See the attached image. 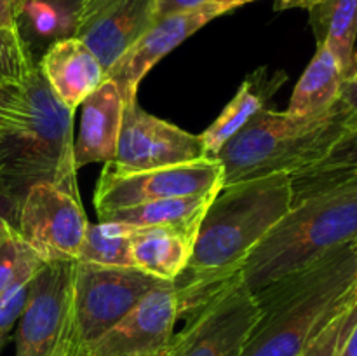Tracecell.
Returning <instances> with one entry per match:
<instances>
[{"instance_id": "3957f363", "label": "cell", "mask_w": 357, "mask_h": 356, "mask_svg": "<svg viewBox=\"0 0 357 356\" xmlns=\"http://www.w3.org/2000/svg\"><path fill=\"white\" fill-rule=\"evenodd\" d=\"M354 124L340 100L330 110L307 117L261 108L215 157L223 185L312 166Z\"/></svg>"}, {"instance_id": "277c9868", "label": "cell", "mask_w": 357, "mask_h": 356, "mask_svg": "<svg viewBox=\"0 0 357 356\" xmlns=\"http://www.w3.org/2000/svg\"><path fill=\"white\" fill-rule=\"evenodd\" d=\"M357 239V181L296 202L250 255L241 278L253 293Z\"/></svg>"}, {"instance_id": "52a82bcc", "label": "cell", "mask_w": 357, "mask_h": 356, "mask_svg": "<svg viewBox=\"0 0 357 356\" xmlns=\"http://www.w3.org/2000/svg\"><path fill=\"white\" fill-rule=\"evenodd\" d=\"M258 318L257 295L241 274L236 276L188 314L187 325L173 335L166 356H241Z\"/></svg>"}, {"instance_id": "ac0fdd59", "label": "cell", "mask_w": 357, "mask_h": 356, "mask_svg": "<svg viewBox=\"0 0 357 356\" xmlns=\"http://www.w3.org/2000/svg\"><path fill=\"white\" fill-rule=\"evenodd\" d=\"M282 82H284V75L275 73L268 77L265 68H260L253 75L246 77L232 101L223 108L216 121L199 135L204 156L208 159H215L225 143L234 138L261 108H265L268 98L281 87Z\"/></svg>"}, {"instance_id": "ba28073f", "label": "cell", "mask_w": 357, "mask_h": 356, "mask_svg": "<svg viewBox=\"0 0 357 356\" xmlns=\"http://www.w3.org/2000/svg\"><path fill=\"white\" fill-rule=\"evenodd\" d=\"M87 225L79 188L42 180L24 192L16 229L44 264H52L77 262Z\"/></svg>"}, {"instance_id": "ffe728a7", "label": "cell", "mask_w": 357, "mask_h": 356, "mask_svg": "<svg viewBox=\"0 0 357 356\" xmlns=\"http://www.w3.org/2000/svg\"><path fill=\"white\" fill-rule=\"evenodd\" d=\"M218 191L160 199V201L145 202V205L114 209V212L98 215V218L100 222H119L131 227L167 225L197 232L199 225Z\"/></svg>"}, {"instance_id": "4dcf8cb0", "label": "cell", "mask_w": 357, "mask_h": 356, "mask_svg": "<svg viewBox=\"0 0 357 356\" xmlns=\"http://www.w3.org/2000/svg\"><path fill=\"white\" fill-rule=\"evenodd\" d=\"M26 3L28 0H0V27L20 28Z\"/></svg>"}, {"instance_id": "83f0119b", "label": "cell", "mask_w": 357, "mask_h": 356, "mask_svg": "<svg viewBox=\"0 0 357 356\" xmlns=\"http://www.w3.org/2000/svg\"><path fill=\"white\" fill-rule=\"evenodd\" d=\"M24 192L26 188L17 187L16 184L0 175V229L6 223L17 225V215H20Z\"/></svg>"}, {"instance_id": "836d02e7", "label": "cell", "mask_w": 357, "mask_h": 356, "mask_svg": "<svg viewBox=\"0 0 357 356\" xmlns=\"http://www.w3.org/2000/svg\"><path fill=\"white\" fill-rule=\"evenodd\" d=\"M321 2H323V0H275V7H278L279 10L295 9V7L310 10V9H314L316 6H319Z\"/></svg>"}, {"instance_id": "9a60e30c", "label": "cell", "mask_w": 357, "mask_h": 356, "mask_svg": "<svg viewBox=\"0 0 357 356\" xmlns=\"http://www.w3.org/2000/svg\"><path fill=\"white\" fill-rule=\"evenodd\" d=\"M38 66L56 96L73 114L107 79L100 59L80 38L72 35L49 45Z\"/></svg>"}, {"instance_id": "f546056e", "label": "cell", "mask_w": 357, "mask_h": 356, "mask_svg": "<svg viewBox=\"0 0 357 356\" xmlns=\"http://www.w3.org/2000/svg\"><path fill=\"white\" fill-rule=\"evenodd\" d=\"M211 2H216V0H157L155 21L171 16V14L187 13V10L197 9V7H202Z\"/></svg>"}, {"instance_id": "484cf974", "label": "cell", "mask_w": 357, "mask_h": 356, "mask_svg": "<svg viewBox=\"0 0 357 356\" xmlns=\"http://www.w3.org/2000/svg\"><path fill=\"white\" fill-rule=\"evenodd\" d=\"M357 320V293L321 328L300 356H340Z\"/></svg>"}, {"instance_id": "d6986e66", "label": "cell", "mask_w": 357, "mask_h": 356, "mask_svg": "<svg viewBox=\"0 0 357 356\" xmlns=\"http://www.w3.org/2000/svg\"><path fill=\"white\" fill-rule=\"evenodd\" d=\"M289 178L293 205L319 192L357 181V124L338 136L319 163L295 171Z\"/></svg>"}, {"instance_id": "7a4b0ae2", "label": "cell", "mask_w": 357, "mask_h": 356, "mask_svg": "<svg viewBox=\"0 0 357 356\" xmlns=\"http://www.w3.org/2000/svg\"><path fill=\"white\" fill-rule=\"evenodd\" d=\"M356 293L352 241L255 293L260 318L241 356H300Z\"/></svg>"}, {"instance_id": "cb8c5ba5", "label": "cell", "mask_w": 357, "mask_h": 356, "mask_svg": "<svg viewBox=\"0 0 357 356\" xmlns=\"http://www.w3.org/2000/svg\"><path fill=\"white\" fill-rule=\"evenodd\" d=\"M33 68L30 47L20 28L0 27V84L20 87Z\"/></svg>"}, {"instance_id": "603a6c76", "label": "cell", "mask_w": 357, "mask_h": 356, "mask_svg": "<svg viewBox=\"0 0 357 356\" xmlns=\"http://www.w3.org/2000/svg\"><path fill=\"white\" fill-rule=\"evenodd\" d=\"M132 227L119 222L89 223L77 262L115 267H132Z\"/></svg>"}, {"instance_id": "d6a6232c", "label": "cell", "mask_w": 357, "mask_h": 356, "mask_svg": "<svg viewBox=\"0 0 357 356\" xmlns=\"http://www.w3.org/2000/svg\"><path fill=\"white\" fill-rule=\"evenodd\" d=\"M340 101L344 103V107L347 108L349 114L352 115V119H354L357 124V70L349 79L342 82Z\"/></svg>"}, {"instance_id": "f35d334b", "label": "cell", "mask_w": 357, "mask_h": 356, "mask_svg": "<svg viewBox=\"0 0 357 356\" xmlns=\"http://www.w3.org/2000/svg\"><path fill=\"white\" fill-rule=\"evenodd\" d=\"M356 253H357V239H356Z\"/></svg>"}, {"instance_id": "74e56055", "label": "cell", "mask_w": 357, "mask_h": 356, "mask_svg": "<svg viewBox=\"0 0 357 356\" xmlns=\"http://www.w3.org/2000/svg\"><path fill=\"white\" fill-rule=\"evenodd\" d=\"M7 119H0V135H2V129H3V124H6Z\"/></svg>"}, {"instance_id": "2e32d148", "label": "cell", "mask_w": 357, "mask_h": 356, "mask_svg": "<svg viewBox=\"0 0 357 356\" xmlns=\"http://www.w3.org/2000/svg\"><path fill=\"white\" fill-rule=\"evenodd\" d=\"M82 117L77 138H73L75 168L93 163H110L115 156L124 115V100L117 84L105 82L82 101Z\"/></svg>"}, {"instance_id": "7402d4cb", "label": "cell", "mask_w": 357, "mask_h": 356, "mask_svg": "<svg viewBox=\"0 0 357 356\" xmlns=\"http://www.w3.org/2000/svg\"><path fill=\"white\" fill-rule=\"evenodd\" d=\"M317 42H323L340 65L344 80L354 68L357 38V0H323L310 9Z\"/></svg>"}, {"instance_id": "8992f818", "label": "cell", "mask_w": 357, "mask_h": 356, "mask_svg": "<svg viewBox=\"0 0 357 356\" xmlns=\"http://www.w3.org/2000/svg\"><path fill=\"white\" fill-rule=\"evenodd\" d=\"M77 262L45 264L17 321L16 356H84L73 302Z\"/></svg>"}, {"instance_id": "7c38bea8", "label": "cell", "mask_w": 357, "mask_h": 356, "mask_svg": "<svg viewBox=\"0 0 357 356\" xmlns=\"http://www.w3.org/2000/svg\"><path fill=\"white\" fill-rule=\"evenodd\" d=\"M178 318L173 285L153 290L121 321L91 342L84 356H166Z\"/></svg>"}, {"instance_id": "e0dca14e", "label": "cell", "mask_w": 357, "mask_h": 356, "mask_svg": "<svg viewBox=\"0 0 357 356\" xmlns=\"http://www.w3.org/2000/svg\"><path fill=\"white\" fill-rule=\"evenodd\" d=\"M195 236V230L178 227H132V267L162 281L173 283L187 267Z\"/></svg>"}, {"instance_id": "9c48e42d", "label": "cell", "mask_w": 357, "mask_h": 356, "mask_svg": "<svg viewBox=\"0 0 357 356\" xmlns=\"http://www.w3.org/2000/svg\"><path fill=\"white\" fill-rule=\"evenodd\" d=\"M169 285L173 283L153 278L136 267L77 262L73 302L84 355L91 342L121 321L149 293Z\"/></svg>"}, {"instance_id": "5b68a950", "label": "cell", "mask_w": 357, "mask_h": 356, "mask_svg": "<svg viewBox=\"0 0 357 356\" xmlns=\"http://www.w3.org/2000/svg\"><path fill=\"white\" fill-rule=\"evenodd\" d=\"M20 89V108L0 135V175L21 188L42 180L79 188L73 112L56 96L38 65Z\"/></svg>"}, {"instance_id": "30bf717a", "label": "cell", "mask_w": 357, "mask_h": 356, "mask_svg": "<svg viewBox=\"0 0 357 356\" xmlns=\"http://www.w3.org/2000/svg\"><path fill=\"white\" fill-rule=\"evenodd\" d=\"M199 159H208L201 136L149 114L138 100H131L124 103L117 150L105 170L114 175H131Z\"/></svg>"}, {"instance_id": "44dd1931", "label": "cell", "mask_w": 357, "mask_h": 356, "mask_svg": "<svg viewBox=\"0 0 357 356\" xmlns=\"http://www.w3.org/2000/svg\"><path fill=\"white\" fill-rule=\"evenodd\" d=\"M342 82L344 73L337 58L323 42H317L316 54L300 77L286 112L307 117L330 110L340 100Z\"/></svg>"}, {"instance_id": "1f68e13d", "label": "cell", "mask_w": 357, "mask_h": 356, "mask_svg": "<svg viewBox=\"0 0 357 356\" xmlns=\"http://www.w3.org/2000/svg\"><path fill=\"white\" fill-rule=\"evenodd\" d=\"M20 87L0 84V119H10L17 112L21 101Z\"/></svg>"}, {"instance_id": "8fae6325", "label": "cell", "mask_w": 357, "mask_h": 356, "mask_svg": "<svg viewBox=\"0 0 357 356\" xmlns=\"http://www.w3.org/2000/svg\"><path fill=\"white\" fill-rule=\"evenodd\" d=\"M223 187L222 166L215 159H199L131 175L103 170L94 188L98 215L160 199L204 194Z\"/></svg>"}, {"instance_id": "8d00e7d4", "label": "cell", "mask_w": 357, "mask_h": 356, "mask_svg": "<svg viewBox=\"0 0 357 356\" xmlns=\"http://www.w3.org/2000/svg\"><path fill=\"white\" fill-rule=\"evenodd\" d=\"M356 70H357V51L354 52V68H352V73H354ZM352 73H351V75H352Z\"/></svg>"}, {"instance_id": "4fadbf2b", "label": "cell", "mask_w": 357, "mask_h": 356, "mask_svg": "<svg viewBox=\"0 0 357 356\" xmlns=\"http://www.w3.org/2000/svg\"><path fill=\"white\" fill-rule=\"evenodd\" d=\"M229 13L225 6L220 2L206 3L197 9L187 13L171 14V16L157 20L110 68L107 70V79L117 84L122 94V100H136L138 87L143 77L169 54L174 47L187 40L190 35L201 30L204 24L215 17Z\"/></svg>"}, {"instance_id": "d4e9b609", "label": "cell", "mask_w": 357, "mask_h": 356, "mask_svg": "<svg viewBox=\"0 0 357 356\" xmlns=\"http://www.w3.org/2000/svg\"><path fill=\"white\" fill-rule=\"evenodd\" d=\"M45 265L21 239L16 225L6 223L0 229V295L28 267Z\"/></svg>"}, {"instance_id": "e575fe53", "label": "cell", "mask_w": 357, "mask_h": 356, "mask_svg": "<svg viewBox=\"0 0 357 356\" xmlns=\"http://www.w3.org/2000/svg\"><path fill=\"white\" fill-rule=\"evenodd\" d=\"M340 356H357V320L352 327L351 334H349L347 341H345L344 348H342Z\"/></svg>"}, {"instance_id": "d590c367", "label": "cell", "mask_w": 357, "mask_h": 356, "mask_svg": "<svg viewBox=\"0 0 357 356\" xmlns=\"http://www.w3.org/2000/svg\"><path fill=\"white\" fill-rule=\"evenodd\" d=\"M216 2H220V3H222V6H225L227 9L232 10V9H236V7L244 6V3L253 2V0H216Z\"/></svg>"}, {"instance_id": "4316f807", "label": "cell", "mask_w": 357, "mask_h": 356, "mask_svg": "<svg viewBox=\"0 0 357 356\" xmlns=\"http://www.w3.org/2000/svg\"><path fill=\"white\" fill-rule=\"evenodd\" d=\"M42 267L44 265H35V267L24 269L14 279L13 285L0 295V351L7 344V339H9V334L14 328V325L20 321L24 306H26L31 281L40 272Z\"/></svg>"}, {"instance_id": "f1b7e54d", "label": "cell", "mask_w": 357, "mask_h": 356, "mask_svg": "<svg viewBox=\"0 0 357 356\" xmlns=\"http://www.w3.org/2000/svg\"><path fill=\"white\" fill-rule=\"evenodd\" d=\"M40 2H44L45 6L54 10L59 20V30L72 34L77 14L86 6L87 0H40Z\"/></svg>"}, {"instance_id": "6da1fadb", "label": "cell", "mask_w": 357, "mask_h": 356, "mask_svg": "<svg viewBox=\"0 0 357 356\" xmlns=\"http://www.w3.org/2000/svg\"><path fill=\"white\" fill-rule=\"evenodd\" d=\"M293 205L288 173L223 185L209 205L187 267L173 281L180 318L241 274L250 255Z\"/></svg>"}, {"instance_id": "5bb4252c", "label": "cell", "mask_w": 357, "mask_h": 356, "mask_svg": "<svg viewBox=\"0 0 357 356\" xmlns=\"http://www.w3.org/2000/svg\"><path fill=\"white\" fill-rule=\"evenodd\" d=\"M155 9L157 0H91L70 35L80 38L107 72L155 23Z\"/></svg>"}]
</instances>
